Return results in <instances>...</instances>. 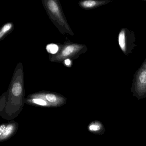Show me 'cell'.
<instances>
[{"instance_id":"cell-6","label":"cell","mask_w":146,"mask_h":146,"mask_svg":"<svg viewBox=\"0 0 146 146\" xmlns=\"http://www.w3.org/2000/svg\"><path fill=\"white\" fill-rule=\"evenodd\" d=\"M131 89L140 96L146 94V58L134 74Z\"/></svg>"},{"instance_id":"cell-1","label":"cell","mask_w":146,"mask_h":146,"mask_svg":"<svg viewBox=\"0 0 146 146\" xmlns=\"http://www.w3.org/2000/svg\"><path fill=\"white\" fill-rule=\"evenodd\" d=\"M8 90L6 106L0 116L4 119L13 120L21 113L25 103L24 72L21 62L15 68Z\"/></svg>"},{"instance_id":"cell-13","label":"cell","mask_w":146,"mask_h":146,"mask_svg":"<svg viewBox=\"0 0 146 146\" xmlns=\"http://www.w3.org/2000/svg\"><path fill=\"white\" fill-rule=\"evenodd\" d=\"M100 129V125L96 123H92L88 126V129L91 132H98Z\"/></svg>"},{"instance_id":"cell-7","label":"cell","mask_w":146,"mask_h":146,"mask_svg":"<svg viewBox=\"0 0 146 146\" xmlns=\"http://www.w3.org/2000/svg\"><path fill=\"white\" fill-rule=\"evenodd\" d=\"M19 124L14 121H11L0 125V141H5L12 137L18 130Z\"/></svg>"},{"instance_id":"cell-14","label":"cell","mask_w":146,"mask_h":146,"mask_svg":"<svg viewBox=\"0 0 146 146\" xmlns=\"http://www.w3.org/2000/svg\"><path fill=\"white\" fill-rule=\"evenodd\" d=\"M63 63L64 65L65 66H67V67H70L72 66V60L69 59L65 60Z\"/></svg>"},{"instance_id":"cell-4","label":"cell","mask_w":146,"mask_h":146,"mask_svg":"<svg viewBox=\"0 0 146 146\" xmlns=\"http://www.w3.org/2000/svg\"><path fill=\"white\" fill-rule=\"evenodd\" d=\"M135 32L126 28L121 29L118 35V43L121 51L126 56L132 53L137 45Z\"/></svg>"},{"instance_id":"cell-8","label":"cell","mask_w":146,"mask_h":146,"mask_svg":"<svg viewBox=\"0 0 146 146\" xmlns=\"http://www.w3.org/2000/svg\"><path fill=\"white\" fill-rule=\"evenodd\" d=\"M111 2L110 1L108 0H85L78 2V5L83 9L85 10H91L106 5Z\"/></svg>"},{"instance_id":"cell-12","label":"cell","mask_w":146,"mask_h":146,"mask_svg":"<svg viewBox=\"0 0 146 146\" xmlns=\"http://www.w3.org/2000/svg\"><path fill=\"white\" fill-rule=\"evenodd\" d=\"M59 49L58 44L51 43L48 44L46 46V50L50 54H56Z\"/></svg>"},{"instance_id":"cell-15","label":"cell","mask_w":146,"mask_h":146,"mask_svg":"<svg viewBox=\"0 0 146 146\" xmlns=\"http://www.w3.org/2000/svg\"></svg>"},{"instance_id":"cell-2","label":"cell","mask_w":146,"mask_h":146,"mask_svg":"<svg viewBox=\"0 0 146 146\" xmlns=\"http://www.w3.org/2000/svg\"><path fill=\"white\" fill-rule=\"evenodd\" d=\"M44 9L51 22L62 35L74 34L67 22L59 0H43Z\"/></svg>"},{"instance_id":"cell-3","label":"cell","mask_w":146,"mask_h":146,"mask_svg":"<svg viewBox=\"0 0 146 146\" xmlns=\"http://www.w3.org/2000/svg\"><path fill=\"white\" fill-rule=\"evenodd\" d=\"M58 46L59 49L57 53L48 55V59L51 62L63 63L68 59L71 60L76 59L88 50L86 45L71 42L67 38L64 44H59Z\"/></svg>"},{"instance_id":"cell-11","label":"cell","mask_w":146,"mask_h":146,"mask_svg":"<svg viewBox=\"0 0 146 146\" xmlns=\"http://www.w3.org/2000/svg\"><path fill=\"white\" fill-rule=\"evenodd\" d=\"M8 90L6 91L5 93L2 94L1 96V100H0V113H1L5 110L7 103V102L8 96Z\"/></svg>"},{"instance_id":"cell-9","label":"cell","mask_w":146,"mask_h":146,"mask_svg":"<svg viewBox=\"0 0 146 146\" xmlns=\"http://www.w3.org/2000/svg\"><path fill=\"white\" fill-rule=\"evenodd\" d=\"M25 104L34 106L43 107H52V106L47 102L43 99L37 98L27 97L25 100Z\"/></svg>"},{"instance_id":"cell-10","label":"cell","mask_w":146,"mask_h":146,"mask_svg":"<svg viewBox=\"0 0 146 146\" xmlns=\"http://www.w3.org/2000/svg\"><path fill=\"white\" fill-rule=\"evenodd\" d=\"M14 25L11 22L5 24L0 30V41H2L12 31Z\"/></svg>"},{"instance_id":"cell-5","label":"cell","mask_w":146,"mask_h":146,"mask_svg":"<svg viewBox=\"0 0 146 146\" xmlns=\"http://www.w3.org/2000/svg\"><path fill=\"white\" fill-rule=\"evenodd\" d=\"M28 97L43 99L49 103L52 107H59L66 104L67 99L64 96L55 92L42 91L31 94Z\"/></svg>"}]
</instances>
